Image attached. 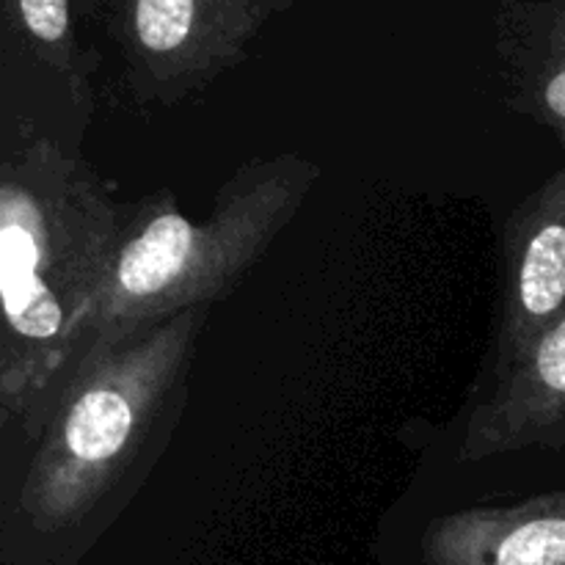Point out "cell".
Wrapping results in <instances>:
<instances>
[{
  "mask_svg": "<svg viewBox=\"0 0 565 565\" xmlns=\"http://www.w3.org/2000/svg\"><path fill=\"white\" fill-rule=\"evenodd\" d=\"M207 315L121 337L77 367L3 508V565H77L103 539L180 425Z\"/></svg>",
  "mask_w": 565,
  "mask_h": 565,
  "instance_id": "6da1fadb",
  "label": "cell"
},
{
  "mask_svg": "<svg viewBox=\"0 0 565 565\" xmlns=\"http://www.w3.org/2000/svg\"><path fill=\"white\" fill-rule=\"evenodd\" d=\"M494 50L508 108L565 147V0H500Z\"/></svg>",
  "mask_w": 565,
  "mask_h": 565,
  "instance_id": "ba28073f",
  "label": "cell"
},
{
  "mask_svg": "<svg viewBox=\"0 0 565 565\" xmlns=\"http://www.w3.org/2000/svg\"><path fill=\"white\" fill-rule=\"evenodd\" d=\"M121 213L55 138L31 132L0 163V417L31 445L86 362Z\"/></svg>",
  "mask_w": 565,
  "mask_h": 565,
  "instance_id": "7a4b0ae2",
  "label": "cell"
},
{
  "mask_svg": "<svg viewBox=\"0 0 565 565\" xmlns=\"http://www.w3.org/2000/svg\"><path fill=\"white\" fill-rule=\"evenodd\" d=\"M500 263L491 381L505 375L565 312V166L505 215Z\"/></svg>",
  "mask_w": 565,
  "mask_h": 565,
  "instance_id": "5b68a950",
  "label": "cell"
},
{
  "mask_svg": "<svg viewBox=\"0 0 565 565\" xmlns=\"http://www.w3.org/2000/svg\"><path fill=\"white\" fill-rule=\"evenodd\" d=\"M292 0H105L130 92L177 105L243 64Z\"/></svg>",
  "mask_w": 565,
  "mask_h": 565,
  "instance_id": "277c9868",
  "label": "cell"
},
{
  "mask_svg": "<svg viewBox=\"0 0 565 565\" xmlns=\"http://www.w3.org/2000/svg\"><path fill=\"white\" fill-rule=\"evenodd\" d=\"M412 565H565V491L436 513Z\"/></svg>",
  "mask_w": 565,
  "mask_h": 565,
  "instance_id": "52a82bcc",
  "label": "cell"
},
{
  "mask_svg": "<svg viewBox=\"0 0 565 565\" xmlns=\"http://www.w3.org/2000/svg\"><path fill=\"white\" fill-rule=\"evenodd\" d=\"M565 447V312L546 334L491 381L467 419L458 458L491 461L522 450Z\"/></svg>",
  "mask_w": 565,
  "mask_h": 565,
  "instance_id": "8992f818",
  "label": "cell"
},
{
  "mask_svg": "<svg viewBox=\"0 0 565 565\" xmlns=\"http://www.w3.org/2000/svg\"><path fill=\"white\" fill-rule=\"evenodd\" d=\"M318 180L315 160L279 152L243 163L202 221L188 218L166 191L125 207L86 359L121 337L224 301L292 224Z\"/></svg>",
  "mask_w": 565,
  "mask_h": 565,
  "instance_id": "3957f363",
  "label": "cell"
},
{
  "mask_svg": "<svg viewBox=\"0 0 565 565\" xmlns=\"http://www.w3.org/2000/svg\"><path fill=\"white\" fill-rule=\"evenodd\" d=\"M81 6H105V0H3L6 33L39 66L66 81L77 99L86 94L88 77L75 33V11Z\"/></svg>",
  "mask_w": 565,
  "mask_h": 565,
  "instance_id": "9c48e42d",
  "label": "cell"
}]
</instances>
